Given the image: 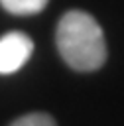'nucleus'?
I'll list each match as a JSON object with an SVG mask.
<instances>
[{"label": "nucleus", "mask_w": 124, "mask_h": 126, "mask_svg": "<svg viewBox=\"0 0 124 126\" xmlns=\"http://www.w3.org/2000/svg\"><path fill=\"white\" fill-rule=\"evenodd\" d=\"M55 45L61 59L81 73L96 71L106 61L102 28L83 10H69L61 16L55 30Z\"/></svg>", "instance_id": "obj_1"}, {"label": "nucleus", "mask_w": 124, "mask_h": 126, "mask_svg": "<svg viewBox=\"0 0 124 126\" xmlns=\"http://www.w3.org/2000/svg\"><path fill=\"white\" fill-rule=\"evenodd\" d=\"M33 53V41L24 32H8L0 37V75L22 69Z\"/></svg>", "instance_id": "obj_2"}, {"label": "nucleus", "mask_w": 124, "mask_h": 126, "mask_svg": "<svg viewBox=\"0 0 124 126\" xmlns=\"http://www.w3.org/2000/svg\"><path fill=\"white\" fill-rule=\"evenodd\" d=\"M49 0H0V6L14 16H33L45 10Z\"/></svg>", "instance_id": "obj_3"}, {"label": "nucleus", "mask_w": 124, "mask_h": 126, "mask_svg": "<svg viewBox=\"0 0 124 126\" xmlns=\"http://www.w3.org/2000/svg\"><path fill=\"white\" fill-rule=\"evenodd\" d=\"M10 126H57V122L47 112H28L10 122Z\"/></svg>", "instance_id": "obj_4"}]
</instances>
